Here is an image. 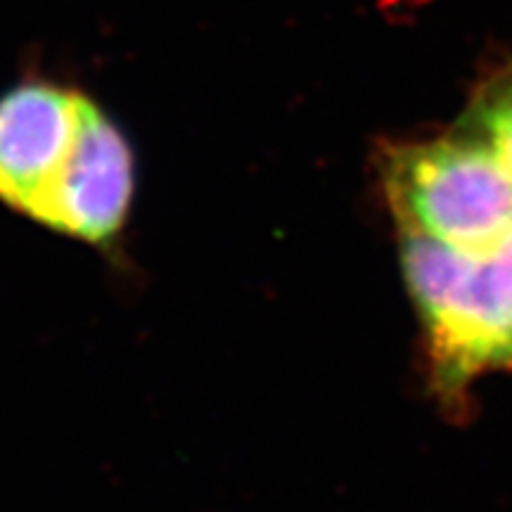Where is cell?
<instances>
[{
	"instance_id": "obj_4",
	"label": "cell",
	"mask_w": 512,
	"mask_h": 512,
	"mask_svg": "<svg viewBox=\"0 0 512 512\" xmlns=\"http://www.w3.org/2000/svg\"><path fill=\"white\" fill-rule=\"evenodd\" d=\"M456 126L482 140L512 176V57L491 60L479 72Z\"/></svg>"
},
{
	"instance_id": "obj_3",
	"label": "cell",
	"mask_w": 512,
	"mask_h": 512,
	"mask_svg": "<svg viewBox=\"0 0 512 512\" xmlns=\"http://www.w3.org/2000/svg\"><path fill=\"white\" fill-rule=\"evenodd\" d=\"M93 102L43 76L0 95V207L53 233Z\"/></svg>"
},
{
	"instance_id": "obj_1",
	"label": "cell",
	"mask_w": 512,
	"mask_h": 512,
	"mask_svg": "<svg viewBox=\"0 0 512 512\" xmlns=\"http://www.w3.org/2000/svg\"><path fill=\"white\" fill-rule=\"evenodd\" d=\"M399 254L434 394L456 413L477 380L512 370V235L463 254L399 233Z\"/></svg>"
},
{
	"instance_id": "obj_2",
	"label": "cell",
	"mask_w": 512,
	"mask_h": 512,
	"mask_svg": "<svg viewBox=\"0 0 512 512\" xmlns=\"http://www.w3.org/2000/svg\"><path fill=\"white\" fill-rule=\"evenodd\" d=\"M375 159L399 233L463 254H484L512 235V176L456 124L439 136L384 140Z\"/></svg>"
}]
</instances>
